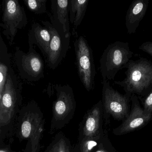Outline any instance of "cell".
Instances as JSON below:
<instances>
[{
    "mask_svg": "<svg viewBox=\"0 0 152 152\" xmlns=\"http://www.w3.org/2000/svg\"><path fill=\"white\" fill-rule=\"evenodd\" d=\"M102 104L107 113L117 120H125L129 115V102L130 96L123 95L110 85L107 80H103Z\"/></svg>",
    "mask_w": 152,
    "mask_h": 152,
    "instance_id": "10",
    "label": "cell"
},
{
    "mask_svg": "<svg viewBox=\"0 0 152 152\" xmlns=\"http://www.w3.org/2000/svg\"><path fill=\"white\" fill-rule=\"evenodd\" d=\"M143 107V110L145 113L152 114V88L150 93L144 99Z\"/></svg>",
    "mask_w": 152,
    "mask_h": 152,
    "instance_id": "22",
    "label": "cell"
},
{
    "mask_svg": "<svg viewBox=\"0 0 152 152\" xmlns=\"http://www.w3.org/2000/svg\"><path fill=\"white\" fill-rule=\"evenodd\" d=\"M133 55L128 42L116 41L109 44L99 61L103 80H113L117 72L126 67Z\"/></svg>",
    "mask_w": 152,
    "mask_h": 152,
    "instance_id": "4",
    "label": "cell"
},
{
    "mask_svg": "<svg viewBox=\"0 0 152 152\" xmlns=\"http://www.w3.org/2000/svg\"><path fill=\"white\" fill-rule=\"evenodd\" d=\"M27 8L36 15H42L47 12V0H23Z\"/></svg>",
    "mask_w": 152,
    "mask_h": 152,
    "instance_id": "20",
    "label": "cell"
},
{
    "mask_svg": "<svg viewBox=\"0 0 152 152\" xmlns=\"http://www.w3.org/2000/svg\"><path fill=\"white\" fill-rule=\"evenodd\" d=\"M14 61L19 75L23 80L35 82L44 78V64L40 55L34 46H29L27 53L16 47Z\"/></svg>",
    "mask_w": 152,
    "mask_h": 152,
    "instance_id": "7",
    "label": "cell"
},
{
    "mask_svg": "<svg viewBox=\"0 0 152 152\" xmlns=\"http://www.w3.org/2000/svg\"><path fill=\"white\" fill-rule=\"evenodd\" d=\"M93 152H116L107 137L104 136Z\"/></svg>",
    "mask_w": 152,
    "mask_h": 152,
    "instance_id": "21",
    "label": "cell"
},
{
    "mask_svg": "<svg viewBox=\"0 0 152 152\" xmlns=\"http://www.w3.org/2000/svg\"><path fill=\"white\" fill-rule=\"evenodd\" d=\"M41 22L51 35L48 52L45 58L49 67L54 70L65 58L70 48V38H66L63 28L53 21Z\"/></svg>",
    "mask_w": 152,
    "mask_h": 152,
    "instance_id": "9",
    "label": "cell"
},
{
    "mask_svg": "<svg viewBox=\"0 0 152 152\" xmlns=\"http://www.w3.org/2000/svg\"><path fill=\"white\" fill-rule=\"evenodd\" d=\"M2 16L0 26L10 44H13L18 31L24 28L28 21L23 7L18 0H3Z\"/></svg>",
    "mask_w": 152,
    "mask_h": 152,
    "instance_id": "8",
    "label": "cell"
},
{
    "mask_svg": "<svg viewBox=\"0 0 152 152\" xmlns=\"http://www.w3.org/2000/svg\"><path fill=\"white\" fill-rule=\"evenodd\" d=\"M44 124L43 113L35 101H31L20 109L16 132L20 141H27L24 152H40Z\"/></svg>",
    "mask_w": 152,
    "mask_h": 152,
    "instance_id": "1",
    "label": "cell"
},
{
    "mask_svg": "<svg viewBox=\"0 0 152 152\" xmlns=\"http://www.w3.org/2000/svg\"><path fill=\"white\" fill-rule=\"evenodd\" d=\"M0 152H16L11 149L10 147L7 145H1Z\"/></svg>",
    "mask_w": 152,
    "mask_h": 152,
    "instance_id": "24",
    "label": "cell"
},
{
    "mask_svg": "<svg viewBox=\"0 0 152 152\" xmlns=\"http://www.w3.org/2000/svg\"><path fill=\"white\" fill-rule=\"evenodd\" d=\"M103 111L102 101L100 100L87 111L80 125L79 138L95 137L104 132L102 129Z\"/></svg>",
    "mask_w": 152,
    "mask_h": 152,
    "instance_id": "12",
    "label": "cell"
},
{
    "mask_svg": "<svg viewBox=\"0 0 152 152\" xmlns=\"http://www.w3.org/2000/svg\"><path fill=\"white\" fill-rule=\"evenodd\" d=\"M10 58L11 55L2 36L0 35V98L3 95L10 72L13 69Z\"/></svg>",
    "mask_w": 152,
    "mask_h": 152,
    "instance_id": "16",
    "label": "cell"
},
{
    "mask_svg": "<svg viewBox=\"0 0 152 152\" xmlns=\"http://www.w3.org/2000/svg\"><path fill=\"white\" fill-rule=\"evenodd\" d=\"M74 47L79 78L86 90L91 91L94 89L96 75L93 51L82 36L77 37Z\"/></svg>",
    "mask_w": 152,
    "mask_h": 152,
    "instance_id": "6",
    "label": "cell"
},
{
    "mask_svg": "<svg viewBox=\"0 0 152 152\" xmlns=\"http://www.w3.org/2000/svg\"><path fill=\"white\" fill-rule=\"evenodd\" d=\"M132 109L130 113L123 122L113 130L115 135H121L135 131L143 127L151 120L152 114H148L141 108L135 94H132L130 98Z\"/></svg>",
    "mask_w": 152,
    "mask_h": 152,
    "instance_id": "11",
    "label": "cell"
},
{
    "mask_svg": "<svg viewBox=\"0 0 152 152\" xmlns=\"http://www.w3.org/2000/svg\"><path fill=\"white\" fill-rule=\"evenodd\" d=\"M125 68L126 77L114 83L120 85L130 96L132 94L146 96L152 88V62L143 58L130 60Z\"/></svg>",
    "mask_w": 152,
    "mask_h": 152,
    "instance_id": "2",
    "label": "cell"
},
{
    "mask_svg": "<svg viewBox=\"0 0 152 152\" xmlns=\"http://www.w3.org/2000/svg\"><path fill=\"white\" fill-rule=\"evenodd\" d=\"M88 2L89 0H70L69 19L73 25V35H77L76 30L83 20Z\"/></svg>",
    "mask_w": 152,
    "mask_h": 152,
    "instance_id": "17",
    "label": "cell"
},
{
    "mask_svg": "<svg viewBox=\"0 0 152 152\" xmlns=\"http://www.w3.org/2000/svg\"><path fill=\"white\" fill-rule=\"evenodd\" d=\"M71 145L70 141L64 133L59 132L56 135L44 152H67Z\"/></svg>",
    "mask_w": 152,
    "mask_h": 152,
    "instance_id": "19",
    "label": "cell"
},
{
    "mask_svg": "<svg viewBox=\"0 0 152 152\" xmlns=\"http://www.w3.org/2000/svg\"><path fill=\"white\" fill-rule=\"evenodd\" d=\"M50 39V33L45 26L37 23L32 25L28 33L29 46L36 45L39 47L45 58L48 52Z\"/></svg>",
    "mask_w": 152,
    "mask_h": 152,
    "instance_id": "15",
    "label": "cell"
},
{
    "mask_svg": "<svg viewBox=\"0 0 152 152\" xmlns=\"http://www.w3.org/2000/svg\"><path fill=\"white\" fill-rule=\"evenodd\" d=\"M70 0H51L50 21L62 27L66 38H71L69 19Z\"/></svg>",
    "mask_w": 152,
    "mask_h": 152,
    "instance_id": "14",
    "label": "cell"
},
{
    "mask_svg": "<svg viewBox=\"0 0 152 152\" xmlns=\"http://www.w3.org/2000/svg\"><path fill=\"white\" fill-rule=\"evenodd\" d=\"M139 49L152 57V42H144L140 46Z\"/></svg>",
    "mask_w": 152,
    "mask_h": 152,
    "instance_id": "23",
    "label": "cell"
},
{
    "mask_svg": "<svg viewBox=\"0 0 152 152\" xmlns=\"http://www.w3.org/2000/svg\"><path fill=\"white\" fill-rule=\"evenodd\" d=\"M56 99L52 105L50 133L66 126L74 116L76 103L72 87L68 84L55 86Z\"/></svg>",
    "mask_w": 152,
    "mask_h": 152,
    "instance_id": "5",
    "label": "cell"
},
{
    "mask_svg": "<svg viewBox=\"0 0 152 152\" xmlns=\"http://www.w3.org/2000/svg\"><path fill=\"white\" fill-rule=\"evenodd\" d=\"M22 87L23 83L12 69L8 77L3 95L0 98L1 130L11 124L18 114L22 103Z\"/></svg>",
    "mask_w": 152,
    "mask_h": 152,
    "instance_id": "3",
    "label": "cell"
},
{
    "mask_svg": "<svg viewBox=\"0 0 152 152\" xmlns=\"http://www.w3.org/2000/svg\"><path fill=\"white\" fill-rule=\"evenodd\" d=\"M104 135L103 132L95 137L79 138L76 146L72 148L73 152H93Z\"/></svg>",
    "mask_w": 152,
    "mask_h": 152,
    "instance_id": "18",
    "label": "cell"
},
{
    "mask_svg": "<svg viewBox=\"0 0 152 152\" xmlns=\"http://www.w3.org/2000/svg\"><path fill=\"white\" fill-rule=\"evenodd\" d=\"M148 5L149 0H135L132 2L125 16V26L128 34L136 32L145 15Z\"/></svg>",
    "mask_w": 152,
    "mask_h": 152,
    "instance_id": "13",
    "label": "cell"
},
{
    "mask_svg": "<svg viewBox=\"0 0 152 152\" xmlns=\"http://www.w3.org/2000/svg\"><path fill=\"white\" fill-rule=\"evenodd\" d=\"M67 152H73L72 148V145L69 147V148L67 149Z\"/></svg>",
    "mask_w": 152,
    "mask_h": 152,
    "instance_id": "25",
    "label": "cell"
}]
</instances>
